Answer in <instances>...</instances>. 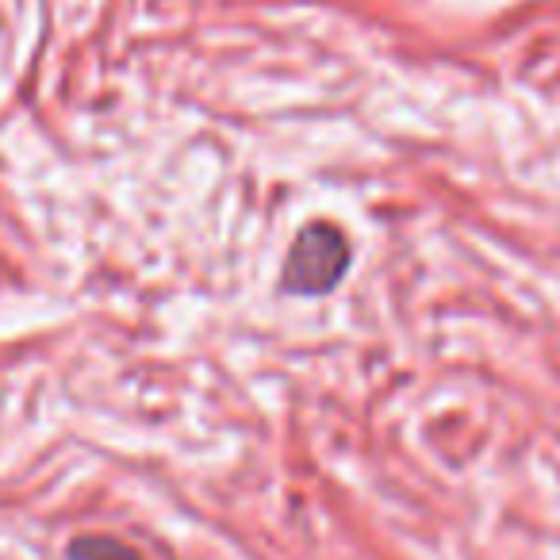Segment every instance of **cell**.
Listing matches in <instances>:
<instances>
[{"mask_svg": "<svg viewBox=\"0 0 560 560\" xmlns=\"http://www.w3.org/2000/svg\"><path fill=\"white\" fill-rule=\"evenodd\" d=\"M350 242L335 223H312L296 234L289 249V261L280 272V284L292 296H323L335 292L338 280L350 269Z\"/></svg>", "mask_w": 560, "mask_h": 560, "instance_id": "1", "label": "cell"}, {"mask_svg": "<svg viewBox=\"0 0 560 560\" xmlns=\"http://www.w3.org/2000/svg\"><path fill=\"white\" fill-rule=\"evenodd\" d=\"M70 560H139V552L116 537H78L70 545Z\"/></svg>", "mask_w": 560, "mask_h": 560, "instance_id": "2", "label": "cell"}]
</instances>
